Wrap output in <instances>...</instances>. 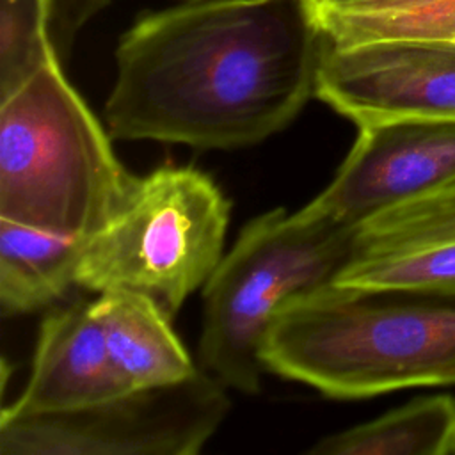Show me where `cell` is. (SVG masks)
I'll list each match as a JSON object with an SVG mask.
<instances>
[{
    "label": "cell",
    "instance_id": "cell-1",
    "mask_svg": "<svg viewBox=\"0 0 455 455\" xmlns=\"http://www.w3.org/2000/svg\"><path fill=\"white\" fill-rule=\"evenodd\" d=\"M325 37L313 0H183L119 37L112 139L201 149L258 144L316 96Z\"/></svg>",
    "mask_w": 455,
    "mask_h": 455
},
{
    "label": "cell",
    "instance_id": "cell-2",
    "mask_svg": "<svg viewBox=\"0 0 455 455\" xmlns=\"http://www.w3.org/2000/svg\"><path fill=\"white\" fill-rule=\"evenodd\" d=\"M261 359L268 371L341 400L455 386V293L331 283L279 311Z\"/></svg>",
    "mask_w": 455,
    "mask_h": 455
},
{
    "label": "cell",
    "instance_id": "cell-3",
    "mask_svg": "<svg viewBox=\"0 0 455 455\" xmlns=\"http://www.w3.org/2000/svg\"><path fill=\"white\" fill-rule=\"evenodd\" d=\"M50 50L0 96V217L60 236L89 238L128 201L139 176L112 148Z\"/></svg>",
    "mask_w": 455,
    "mask_h": 455
},
{
    "label": "cell",
    "instance_id": "cell-4",
    "mask_svg": "<svg viewBox=\"0 0 455 455\" xmlns=\"http://www.w3.org/2000/svg\"><path fill=\"white\" fill-rule=\"evenodd\" d=\"M355 224L300 208L254 217L203 286L201 368L228 389L256 395L261 350L279 311L334 281L348 259Z\"/></svg>",
    "mask_w": 455,
    "mask_h": 455
},
{
    "label": "cell",
    "instance_id": "cell-5",
    "mask_svg": "<svg viewBox=\"0 0 455 455\" xmlns=\"http://www.w3.org/2000/svg\"><path fill=\"white\" fill-rule=\"evenodd\" d=\"M229 210L208 174L162 165L139 178L123 208L85 240L76 284L144 293L174 318L220 263Z\"/></svg>",
    "mask_w": 455,
    "mask_h": 455
},
{
    "label": "cell",
    "instance_id": "cell-6",
    "mask_svg": "<svg viewBox=\"0 0 455 455\" xmlns=\"http://www.w3.org/2000/svg\"><path fill=\"white\" fill-rule=\"evenodd\" d=\"M226 389L197 368L183 380L128 389L78 409L0 414V453L196 455L229 412Z\"/></svg>",
    "mask_w": 455,
    "mask_h": 455
},
{
    "label": "cell",
    "instance_id": "cell-7",
    "mask_svg": "<svg viewBox=\"0 0 455 455\" xmlns=\"http://www.w3.org/2000/svg\"><path fill=\"white\" fill-rule=\"evenodd\" d=\"M316 98L366 126L396 119H455V41H325Z\"/></svg>",
    "mask_w": 455,
    "mask_h": 455
},
{
    "label": "cell",
    "instance_id": "cell-8",
    "mask_svg": "<svg viewBox=\"0 0 455 455\" xmlns=\"http://www.w3.org/2000/svg\"><path fill=\"white\" fill-rule=\"evenodd\" d=\"M453 183L455 119H396L359 126L332 181L304 208L357 224Z\"/></svg>",
    "mask_w": 455,
    "mask_h": 455
},
{
    "label": "cell",
    "instance_id": "cell-9",
    "mask_svg": "<svg viewBox=\"0 0 455 455\" xmlns=\"http://www.w3.org/2000/svg\"><path fill=\"white\" fill-rule=\"evenodd\" d=\"M332 284L455 293V183L357 222L348 259Z\"/></svg>",
    "mask_w": 455,
    "mask_h": 455
},
{
    "label": "cell",
    "instance_id": "cell-10",
    "mask_svg": "<svg viewBox=\"0 0 455 455\" xmlns=\"http://www.w3.org/2000/svg\"><path fill=\"white\" fill-rule=\"evenodd\" d=\"M128 391L119 377L94 300H75L43 320L30 377L2 416L78 409Z\"/></svg>",
    "mask_w": 455,
    "mask_h": 455
},
{
    "label": "cell",
    "instance_id": "cell-11",
    "mask_svg": "<svg viewBox=\"0 0 455 455\" xmlns=\"http://www.w3.org/2000/svg\"><path fill=\"white\" fill-rule=\"evenodd\" d=\"M110 359L128 389L165 386L197 366L176 336L171 316L148 295L108 290L94 300Z\"/></svg>",
    "mask_w": 455,
    "mask_h": 455
},
{
    "label": "cell",
    "instance_id": "cell-12",
    "mask_svg": "<svg viewBox=\"0 0 455 455\" xmlns=\"http://www.w3.org/2000/svg\"><path fill=\"white\" fill-rule=\"evenodd\" d=\"M85 240L44 233L0 217L2 313H32L76 284Z\"/></svg>",
    "mask_w": 455,
    "mask_h": 455
},
{
    "label": "cell",
    "instance_id": "cell-13",
    "mask_svg": "<svg viewBox=\"0 0 455 455\" xmlns=\"http://www.w3.org/2000/svg\"><path fill=\"white\" fill-rule=\"evenodd\" d=\"M455 398H414L370 421L318 439L311 455H448Z\"/></svg>",
    "mask_w": 455,
    "mask_h": 455
},
{
    "label": "cell",
    "instance_id": "cell-14",
    "mask_svg": "<svg viewBox=\"0 0 455 455\" xmlns=\"http://www.w3.org/2000/svg\"><path fill=\"white\" fill-rule=\"evenodd\" d=\"M315 7L325 41L336 46L455 39V0H366Z\"/></svg>",
    "mask_w": 455,
    "mask_h": 455
},
{
    "label": "cell",
    "instance_id": "cell-15",
    "mask_svg": "<svg viewBox=\"0 0 455 455\" xmlns=\"http://www.w3.org/2000/svg\"><path fill=\"white\" fill-rule=\"evenodd\" d=\"M53 48L46 0H2L0 96L16 89Z\"/></svg>",
    "mask_w": 455,
    "mask_h": 455
},
{
    "label": "cell",
    "instance_id": "cell-16",
    "mask_svg": "<svg viewBox=\"0 0 455 455\" xmlns=\"http://www.w3.org/2000/svg\"><path fill=\"white\" fill-rule=\"evenodd\" d=\"M50 39L60 59L68 57L78 32L112 0H46Z\"/></svg>",
    "mask_w": 455,
    "mask_h": 455
},
{
    "label": "cell",
    "instance_id": "cell-17",
    "mask_svg": "<svg viewBox=\"0 0 455 455\" xmlns=\"http://www.w3.org/2000/svg\"><path fill=\"white\" fill-rule=\"evenodd\" d=\"M318 5H343V4H355V2H366V0H313Z\"/></svg>",
    "mask_w": 455,
    "mask_h": 455
},
{
    "label": "cell",
    "instance_id": "cell-18",
    "mask_svg": "<svg viewBox=\"0 0 455 455\" xmlns=\"http://www.w3.org/2000/svg\"><path fill=\"white\" fill-rule=\"evenodd\" d=\"M448 455H455V427H453V434H451V441H450Z\"/></svg>",
    "mask_w": 455,
    "mask_h": 455
},
{
    "label": "cell",
    "instance_id": "cell-19",
    "mask_svg": "<svg viewBox=\"0 0 455 455\" xmlns=\"http://www.w3.org/2000/svg\"><path fill=\"white\" fill-rule=\"evenodd\" d=\"M180 2H183V0H180Z\"/></svg>",
    "mask_w": 455,
    "mask_h": 455
},
{
    "label": "cell",
    "instance_id": "cell-20",
    "mask_svg": "<svg viewBox=\"0 0 455 455\" xmlns=\"http://www.w3.org/2000/svg\"><path fill=\"white\" fill-rule=\"evenodd\" d=\"M453 41H455V39H453Z\"/></svg>",
    "mask_w": 455,
    "mask_h": 455
}]
</instances>
